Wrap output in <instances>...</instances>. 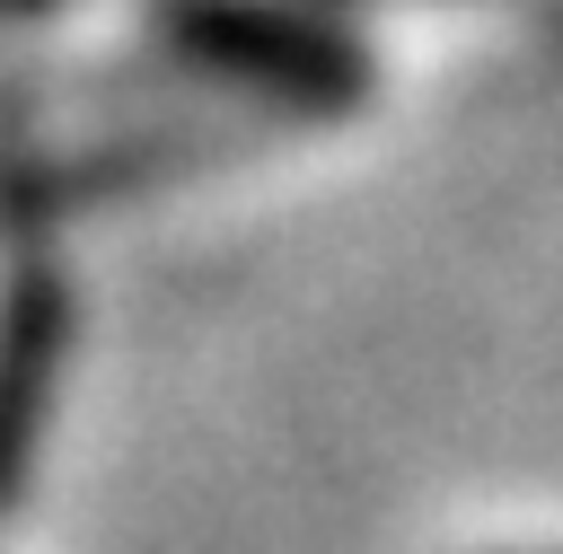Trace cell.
I'll return each mask as SVG.
<instances>
[{
    "label": "cell",
    "mask_w": 563,
    "mask_h": 554,
    "mask_svg": "<svg viewBox=\"0 0 563 554\" xmlns=\"http://www.w3.org/2000/svg\"><path fill=\"white\" fill-rule=\"evenodd\" d=\"M62 361H70V290H62V273L26 264L0 290V519L35 484L44 422H53V396H62Z\"/></svg>",
    "instance_id": "obj_2"
},
{
    "label": "cell",
    "mask_w": 563,
    "mask_h": 554,
    "mask_svg": "<svg viewBox=\"0 0 563 554\" xmlns=\"http://www.w3.org/2000/svg\"><path fill=\"white\" fill-rule=\"evenodd\" d=\"M141 18L185 70L255 106L343 114L369 88V53L352 44V26L308 0H141Z\"/></svg>",
    "instance_id": "obj_1"
},
{
    "label": "cell",
    "mask_w": 563,
    "mask_h": 554,
    "mask_svg": "<svg viewBox=\"0 0 563 554\" xmlns=\"http://www.w3.org/2000/svg\"><path fill=\"white\" fill-rule=\"evenodd\" d=\"M44 9H62V0H0V18H44Z\"/></svg>",
    "instance_id": "obj_3"
}]
</instances>
